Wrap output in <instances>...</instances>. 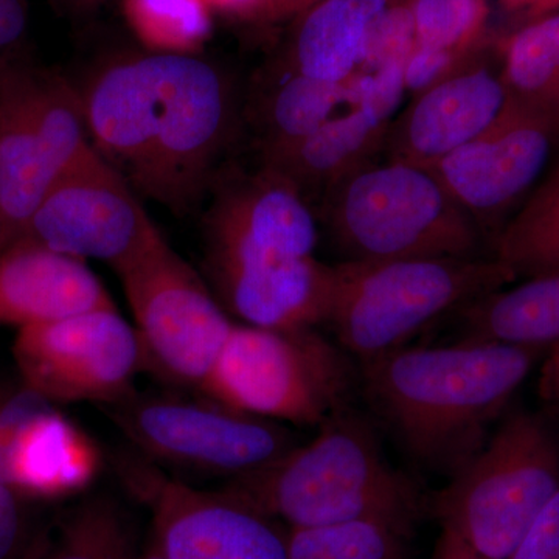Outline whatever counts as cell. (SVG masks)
Listing matches in <instances>:
<instances>
[{
	"label": "cell",
	"instance_id": "cell-40",
	"mask_svg": "<svg viewBox=\"0 0 559 559\" xmlns=\"http://www.w3.org/2000/svg\"><path fill=\"white\" fill-rule=\"evenodd\" d=\"M139 559H164L160 557L159 550L156 549V546H154L153 540H151L148 549L143 551L142 555H140Z\"/></svg>",
	"mask_w": 559,
	"mask_h": 559
},
{
	"label": "cell",
	"instance_id": "cell-15",
	"mask_svg": "<svg viewBox=\"0 0 559 559\" xmlns=\"http://www.w3.org/2000/svg\"><path fill=\"white\" fill-rule=\"evenodd\" d=\"M157 230L134 189L95 150L51 186L20 238L116 271Z\"/></svg>",
	"mask_w": 559,
	"mask_h": 559
},
{
	"label": "cell",
	"instance_id": "cell-7",
	"mask_svg": "<svg viewBox=\"0 0 559 559\" xmlns=\"http://www.w3.org/2000/svg\"><path fill=\"white\" fill-rule=\"evenodd\" d=\"M559 489V443L547 423L514 412L432 500L441 535L484 559H509Z\"/></svg>",
	"mask_w": 559,
	"mask_h": 559
},
{
	"label": "cell",
	"instance_id": "cell-9",
	"mask_svg": "<svg viewBox=\"0 0 559 559\" xmlns=\"http://www.w3.org/2000/svg\"><path fill=\"white\" fill-rule=\"evenodd\" d=\"M94 151L80 90L25 53L0 62V224L9 246L51 186Z\"/></svg>",
	"mask_w": 559,
	"mask_h": 559
},
{
	"label": "cell",
	"instance_id": "cell-25",
	"mask_svg": "<svg viewBox=\"0 0 559 559\" xmlns=\"http://www.w3.org/2000/svg\"><path fill=\"white\" fill-rule=\"evenodd\" d=\"M414 521L395 518L288 528L289 559H406Z\"/></svg>",
	"mask_w": 559,
	"mask_h": 559
},
{
	"label": "cell",
	"instance_id": "cell-19",
	"mask_svg": "<svg viewBox=\"0 0 559 559\" xmlns=\"http://www.w3.org/2000/svg\"><path fill=\"white\" fill-rule=\"evenodd\" d=\"M100 466L91 437L36 396L11 433L2 481L31 500L64 498L86 488Z\"/></svg>",
	"mask_w": 559,
	"mask_h": 559
},
{
	"label": "cell",
	"instance_id": "cell-33",
	"mask_svg": "<svg viewBox=\"0 0 559 559\" xmlns=\"http://www.w3.org/2000/svg\"><path fill=\"white\" fill-rule=\"evenodd\" d=\"M323 0H252L230 17L238 24L255 31H271L286 22L299 20Z\"/></svg>",
	"mask_w": 559,
	"mask_h": 559
},
{
	"label": "cell",
	"instance_id": "cell-35",
	"mask_svg": "<svg viewBox=\"0 0 559 559\" xmlns=\"http://www.w3.org/2000/svg\"><path fill=\"white\" fill-rule=\"evenodd\" d=\"M492 0H489L491 3ZM500 9L518 22V27L559 13V0H495ZM516 27V28H518Z\"/></svg>",
	"mask_w": 559,
	"mask_h": 559
},
{
	"label": "cell",
	"instance_id": "cell-38",
	"mask_svg": "<svg viewBox=\"0 0 559 559\" xmlns=\"http://www.w3.org/2000/svg\"><path fill=\"white\" fill-rule=\"evenodd\" d=\"M432 559H484L448 536H440Z\"/></svg>",
	"mask_w": 559,
	"mask_h": 559
},
{
	"label": "cell",
	"instance_id": "cell-1",
	"mask_svg": "<svg viewBox=\"0 0 559 559\" xmlns=\"http://www.w3.org/2000/svg\"><path fill=\"white\" fill-rule=\"evenodd\" d=\"M80 95L103 159L143 197L189 210L230 131L223 73L189 55H123L100 66Z\"/></svg>",
	"mask_w": 559,
	"mask_h": 559
},
{
	"label": "cell",
	"instance_id": "cell-6",
	"mask_svg": "<svg viewBox=\"0 0 559 559\" xmlns=\"http://www.w3.org/2000/svg\"><path fill=\"white\" fill-rule=\"evenodd\" d=\"M518 282L492 257L334 264L329 325L358 362L407 347L421 331Z\"/></svg>",
	"mask_w": 559,
	"mask_h": 559
},
{
	"label": "cell",
	"instance_id": "cell-5",
	"mask_svg": "<svg viewBox=\"0 0 559 559\" xmlns=\"http://www.w3.org/2000/svg\"><path fill=\"white\" fill-rule=\"evenodd\" d=\"M319 207L340 263L489 257L484 231L428 168L378 157Z\"/></svg>",
	"mask_w": 559,
	"mask_h": 559
},
{
	"label": "cell",
	"instance_id": "cell-32",
	"mask_svg": "<svg viewBox=\"0 0 559 559\" xmlns=\"http://www.w3.org/2000/svg\"><path fill=\"white\" fill-rule=\"evenodd\" d=\"M509 559H559V489Z\"/></svg>",
	"mask_w": 559,
	"mask_h": 559
},
{
	"label": "cell",
	"instance_id": "cell-16",
	"mask_svg": "<svg viewBox=\"0 0 559 559\" xmlns=\"http://www.w3.org/2000/svg\"><path fill=\"white\" fill-rule=\"evenodd\" d=\"M404 94V64L359 75L355 105L305 138L260 151V167L286 180L311 209L320 205L345 176L381 157Z\"/></svg>",
	"mask_w": 559,
	"mask_h": 559
},
{
	"label": "cell",
	"instance_id": "cell-11",
	"mask_svg": "<svg viewBox=\"0 0 559 559\" xmlns=\"http://www.w3.org/2000/svg\"><path fill=\"white\" fill-rule=\"evenodd\" d=\"M116 272L134 316L145 369L201 390L235 325L223 305L160 230Z\"/></svg>",
	"mask_w": 559,
	"mask_h": 559
},
{
	"label": "cell",
	"instance_id": "cell-29",
	"mask_svg": "<svg viewBox=\"0 0 559 559\" xmlns=\"http://www.w3.org/2000/svg\"><path fill=\"white\" fill-rule=\"evenodd\" d=\"M414 47L415 27L409 0H392L370 33L359 75L404 64Z\"/></svg>",
	"mask_w": 559,
	"mask_h": 559
},
{
	"label": "cell",
	"instance_id": "cell-36",
	"mask_svg": "<svg viewBox=\"0 0 559 559\" xmlns=\"http://www.w3.org/2000/svg\"><path fill=\"white\" fill-rule=\"evenodd\" d=\"M539 392L543 400L559 415V342L543 358Z\"/></svg>",
	"mask_w": 559,
	"mask_h": 559
},
{
	"label": "cell",
	"instance_id": "cell-26",
	"mask_svg": "<svg viewBox=\"0 0 559 559\" xmlns=\"http://www.w3.org/2000/svg\"><path fill=\"white\" fill-rule=\"evenodd\" d=\"M128 27L150 53L198 57L212 38L207 0H121Z\"/></svg>",
	"mask_w": 559,
	"mask_h": 559
},
{
	"label": "cell",
	"instance_id": "cell-27",
	"mask_svg": "<svg viewBox=\"0 0 559 559\" xmlns=\"http://www.w3.org/2000/svg\"><path fill=\"white\" fill-rule=\"evenodd\" d=\"M130 528L117 503L91 498L61 524L60 533L38 559H139Z\"/></svg>",
	"mask_w": 559,
	"mask_h": 559
},
{
	"label": "cell",
	"instance_id": "cell-3",
	"mask_svg": "<svg viewBox=\"0 0 559 559\" xmlns=\"http://www.w3.org/2000/svg\"><path fill=\"white\" fill-rule=\"evenodd\" d=\"M207 240L216 299L241 323H325L334 264L316 257L318 216L286 180L260 167L224 183L210 207Z\"/></svg>",
	"mask_w": 559,
	"mask_h": 559
},
{
	"label": "cell",
	"instance_id": "cell-18",
	"mask_svg": "<svg viewBox=\"0 0 559 559\" xmlns=\"http://www.w3.org/2000/svg\"><path fill=\"white\" fill-rule=\"evenodd\" d=\"M109 307L86 261L25 238L0 252V325L21 330Z\"/></svg>",
	"mask_w": 559,
	"mask_h": 559
},
{
	"label": "cell",
	"instance_id": "cell-13",
	"mask_svg": "<svg viewBox=\"0 0 559 559\" xmlns=\"http://www.w3.org/2000/svg\"><path fill=\"white\" fill-rule=\"evenodd\" d=\"M13 358L22 385L51 404L108 406L145 369L138 331L116 307L17 330Z\"/></svg>",
	"mask_w": 559,
	"mask_h": 559
},
{
	"label": "cell",
	"instance_id": "cell-2",
	"mask_svg": "<svg viewBox=\"0 0 559 559\" xmlns=\"http://www.w3.org/2000/svg\"><path fill=\"white\" fill-rule=\"evenodd\" d=\"M547 352L479 341L407 345L360 362L359 390L419 466L451 477L487 443Z\"/></svg>",
	"mask_w": 559,
	"mask_h": 559
},
{
	"label": "cell",
	"instance_id": "cell-17",
	"mask_svg": "<svg viewBox=\"0 0 559 559\" xmlns=\"http://www.w3.org/2000/svg\"><path fill=\"white\" fill-rule=\"evenodd\" d=\"M499 68L476 58L454 75L412 97L390 121L381 157L430 168L479 138L509 105Z\"/></svg>",
	"mask_w": 559,
	"mask_h": 559
},
{
	"label": "cell",
	"instance_id": "cell-24",
	"mask_svg": "<svg viewBox=\"0 0 559 559\" xmlns=\"http://www.w3.org/2000/svg\"><path fill=\"white\" fill-rule=\"evenodd\" d=\"M518 280L559 271V153L539 186L489 245Z\"/></svg>",
	"mask_w": 559,
	"mask_h": 559
},
{
	"label": "cell",
	"instance_id": "cell-30",
	"mask_svg": "<svg viewBox=\"0 0 559 559\" xmlns=\"http://www.w3.org/2000/svg\"><path fill=\"white\" fill-rule=\"evenodd\" d=\"M31 499L0 484V559H38Z\"/></svg>",
	"mask_w": 559,
	"mask_h": 559
},
{
	"label": "cell",
	"instance_id": "cell-10",
	"mask_svg": "<svg viewBox=\"0 0 559 559\" xmlns=\"http://www.w3.org/2000/svg\"><path fill=\"white\" fill-rule=\"evenodd\" d=\"M103 409L135 452L160 468L224 481L257 473L300 443L288 426L209 396L189 400L132 390Z\"/></svg>",
	"mask_w": 559,
	"mask_h": 559
},
{
	"label": "cell",
	"instance_id": "cell-37",
	"mask_svg": "<svg viewBox=\"0 0 559 559\" xmlns=\"http://www.w3.org/2000/svg\"><path fill=\"white\" fill-rule=\"evenodd\" d=\"M55 10L68 16H86L105 5L109 0H47Z\"/></svg>",
	"mask_w": 559,
	"mask_h": 559
},
{
	"label": "cell",
	"instance_id": "cell-22",
	"mask_svg": "<svg viewBox=\"0 0 559 559\" xmlns=\"http://www.w3.org/2000/svg\"><path fill=\"white\" fill-rule=\"evenodd\" d=\"M277 80L267 83L253 106V120L260 151L286 145L319 130L355 105L358 79L352 84H331L282 69Z\"/></svg>",
	"mask_w": 559,
	"mask_h": 559
},
{
	"label": "cell",
	"instance_id": "cell-21",
	"mask_svg": "<svg viewBox=\"0 0 559 559\" xmlns=\"http://www.w3.org/2000/svg\"><path fill=\"white\" fill-rule=\"evenodd\" d=\"M451 314L452 341L550 348L559 342V271L521 278Z\"/></svg>",
	"mask_w": 559,
	"mask_h": 559
},
{
	"label": "cell",
	"instance_id": "cell-8",
	"mask_svg": "<svg viewBox=\"0 0 559 559\" xmlns=\"http://www.w3.org/2000/svg\"><path fill=\"white\" fill-rule=\"evenodd\" d=\"M358 389L359 366L318 330L235 323L200 392L280 425L320 428Z\"/></svg>",
	"mask_w": 559,
	"mask_h": 559
},
{
	"label": "cell",
	"instance_id": "cell-14",
	"mask_svg": "<svg viewBox=\"0 0 559 559\" xmlns=\"http://www.w3.org/2000/svg\"><path fill=\"white\" fill-rule=\"evenodd\" d=\"M558 153L559 121L509 100L487 131L430 171L491 245L539 186Z\"/></svg>",
	"mask_w": 559,
	"mask_h": 559
},
{
	"label": "cell",
	"instance_id": "cell-39",
	"mask_svg": "<svg viewBox=\"0 0 559 559\" xmlns=\"http://www.w3.org/2000/svg\"><path fill=\"white\" fill-rule=\"evenodd\" d=\"M250 2H252V0H207L213 11H219V13H224L229 17L237 14L241 9H245Z\"/></svg>",
	"mask_w": 559,
	"mask_h": 559
},
{
	"label": "cell",
	"instance_id": "cell-28",
	"mask_svg": "<svg viewBox=\"0 0 559 559\" xmlns=\"http://www.w3.org/2000/svg\"><path fill=\"white\" fill-rule=\"evenodd\" d=\"M415 44L477 57L487 36L489 0H409Z\"/></svg>",
	"mask_w": 559,
	"mask_h": 559
},
{
	"label": "cell",
	"instance_id": "cell-20",
	"mask_svg": "<svg viewBox=\"0 0 559 559\" xmlns=\"http://www.w3.org/2000/svg\"><path fill=\"white\" fill-rule=\"evenodd\" d=\"M392 0H323L293 22L280 68L331 84L358 79L374 24Z\"/></svg>",
	"mask_w": 559,
	"mask_h": 559
},
{
	"label": "cell",
	"instance_id": "cell-34",
	"mask_svg": "<svg viewBox=\"0 0 559 559\" xmlns=\"http://www.w3.org/2000/svg\"><path fill=\"white\" fill-rule=\"evenodd\" d=\"M27 28V0H0V62L24 53Z\"/></svg>",
	"mask_w": 559,
	"mask_h": 559
},
{
	"label": "cell",
	"instance_id": "cell-4",
	"mask_svg": "<svg viewBox=\"0 0 559 559\" xmlns=\"http://www.w3.org/2000/svg\"><path fill=\"white\" fill-rule=\"evenodd\" d=\"M221 491L286 528L320 527L362 518L417 521V485L390 465L373 426L348 407L271 465L224 481Z\"/></svg>",
	"mask_w": 559,
	"mask_h": 559
},
{
	"label": "cell",
	"instance_id": "cell-12",
	"mask_svg": "<svg viewBox=\"0 0 559 559\" xmlns=\"http://www.w3.org/2000/svg\"><path fill=\"white\" fill-rule=\"evenodd\" d=\"M117 474L150 510L164 559H289L288 528L221 489L190 487L139 452H123Z\"/></svg>",
	"mask_w": 559,
	"mask_h": 559
},
{
	"label": "cell",
	"instance_id": "cell-31",
	"mask_svg": "<svg viewBox=\"0 0 559 559\" xmlns=\"http://www.w3.org/2000/svg\"><path fill=\"white\" fill-rule=\"evenodd\" d=\"M476 58L462 57L454 51L430 49V47L415 44L404 62V90L415 97L447 80L448 76L454 75Z\"/></svg>",
	"mask_w": 559,
	"mask_h": 559
},
{
	"label": "cell",
	"instance_id": "cell-23",
	"mask_svg": "<svg viewBox=\"0 0 559 559\" xmlns=\"http://www.w3.org/2000/svg\"><path fill=\"white\" fill-rule=\"evenodd\" d=\"M498 46L510 100L559 121V13L514 28Z\"/></svg>",
	"mask_w": 559,
	"mask_h": 559
}]
</instances>
